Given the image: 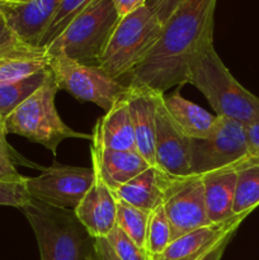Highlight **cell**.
Masks as SVG:
<instances>
[{
    "instance_id": "1",
    "label": "cell",
    "mask_w": 259,
    "mask_h": 260,
    "mask_svg": "<svg viewBox=\"0 0 259 260\" xmlns=\"http://www.w3.org/2000/svg\"><path fill=\"white\" fill-rule=\"evenodd\" d=\"M217 0H183L164 23L161 33L144 62L131 74L137 83L164 94L187 84L193 56L213 42V17Z\"/></svg>"
},
{
    "instance_id": "2",
    "label": "cell",
    "mask_w": 259,
    "mask_h": 260,
    "mask_svg": "<svg viewBox=\"0 0 259 260\" xmlns=\"http://www.w3.org/2000/svg\"><path fill=\"white\" fill-rule=\"evenodd\" d=\"M187 84L195 85L216 116L226 117L241 124L259 122V98L244 88L230 73L213 47V42L203 46L189 61Z\"/></svg>"
},
{
    "instance_id": "3",
    "label": "cell",
    "mask_w": 259,
    "mask_h": 260,
    "mask_svg": "<svg viewBox=\"0 0 259 260\" xmlns=\"http://www.w3.org/2000/svg\"><path fill=\"white\" fill-rule=\"evenodd\" d=\"M40 248L41 260H88L95 254V238L75 212L33 200L23 208Z\"/></svg>"
},
{
    "instance_id": "4",
    "label": "cell",
    "mask_w": 259,
    "mask_h": 260,
    "mask_svg": "<svg viewBox=\"0 0 259 260\" xmlns=\"http://www.w3.org/2000/svg\"><path fill=\"white\" fill-rule=\"evenodd\" d=\"M161 29L163 24L147 4L124 15L114 28L98 66L121 81L144 62Z\"/></svg>"
},
{
    "instance_id": "5",
    "label": "cell",
    "mask_w": 259,
    "mask_h": 260,
    "mask_svg": "<svg viewBox=\"0 0 259 260\" xmlns=\"http://www.w3.org/2000/svg\"><path fill=\"white\" fill-rule=\"evenodd\" d=\"M57 90L51 74L45 84L5 119V132L19 135L42 145L53 155L57 152L58 145L66 139H86L91 141V135L74 131L58 116L55 107Z\"/></svg>"
},
{
    "instance_id": "6",
    "label": "cell",
    "mask_w": 259,
    "mask_h": 260,
    "mask_svg": "<svg viewBox=\"0 0 259 260\" xmlns=\"http://www.w3.org/2000/svg\"><path fill=\"white\" fill-rule=\"evenodd\" d=\"M119 17L112 0H98L81 12L45 48L47 56L63 53L69 58L98 66Z\"/></svg>"
},
{
    "instance_id": "7",
    "label": "cell",
    "mask_w": 259,
    "mask_h": 260,
    "mask_svg": "<svg viewBox=\"0 0 259 260\" xmlns=\"http://www.w3.org/2000/svg\"><path fill=\"white\" fill-rule=\"evenodd\" d=\"M251 161L245 126L218 117L212 131L203 139H190V175H205L221 169H236Z\"/></svg>"
},
{
    "instance_id": "8",
    "label": "cell",
    "mask_w": 259,
    "mask_h": 260,
    "mask_svg": "<svg viewBox=\"0 0 259 260\" xmlns=\"http://www.w3.org/2000/svg\"><path fill=\"white\" fill-rule=\"evenodd\" d=\"M47 68L58 89L70 93L78 101L96 104L106 112L126 95L128 89L99 66L78 62L63 53L47 56Z\"/></svg>"
},
{
    "instance_id": "9",
    "label": "cell",
    "mask_w": 259,
    "mask_h": 260,
    "mask_svg": "<svg viewBox=\"0 0 259 260\" xmlns=\"http://www.w3.org/2000/svg\"><path fill=\"white\" fill-rule=\"evenodd\" d=\"M163 207L170 223L172 241L211 223L207 217L202 175L170 177L160 172Z\"/></svg>"
},
{
    "instance_id": "10",
    "label": "cell",
    "mask_w": 259,
    "mask_h": 260,
    "mask_svg": "<svg viewBox=\"0 0 259 260\" xmlns=\"http://www.w3.org/2000/svg\"><path fill=\"white\" fill-rule=\"evenodd\" d=\"M93 168H79L55 162L42 174L25 179V187L36 201L57 208L75 210L94 182Z\"/></svg>"
},
{
    "instance_id": "11",
    "label": "cell",
    "mask_w": 259,
    "mask_h": 260,
    "mask_svg": "<svg viewBox=\"0 0 259 260\" xmlns=\"http://www.w3.org/2000/svg\"><path fill=\"white\" fill-rule=\"evenodd\" d=\"M164 94L156 95L155 168L170 177H187L189 173L190 139L183 134L163 103Z\"/></svg>"
},
{
    "instance_id": "12",
    "label": "cell",
    "mask_w": 259,
    "mask_h": 260,
    "mask_svg": "<svg viewBox=\"0 0 259 260\" xmlns=\"http://www.w3.org/2000/svg\"><path fill=\"white\" fill-rule=\"evenodd\" d=\"M63 0H0V13L24 43L38 47ZM41 48V47H40Z\"/></svg>"
},
{
    "instance_id": "13",
    "label": "cell",
    "mask_w": 259,
    "mask_h": 260,
    "mask_svg": "<svg viewBox=\"0 0 259 260\" xmlns=\"http://www.w3.org/2000/svg\"><path fill=\"white\" fill-rule=\"evenodd\" d=\"M250 213L234 215L222 222L208 223L179 236L160 255L151 260H200L229 236H234L239 226Z\"/></svg>"
},
{
    "instance_id": "14",
    "label": "cell",
    "mask_w": 259,
    "mask_h": 260,
    "mask_svg": "<svg viewBox=\"0 0 259 260\" xmlns=\"http://www.w3.org/2000/svg\"><path fill=\"white\" fill-rule=\"evenodd\" d=\"M127 86L126 101L134 126L136 150L150 167L155 168L156 95L159 91L137 83H130Z\"/></svg>"
},
{
    "instance_id": "15",
    "label": "cell",
    "mask_w": 259,
    "mask_h": 260,
    "mask_svg": "<svg viewBox=\"0 0 259 260\" xmlns=\"http://www.w3.org/2000/svg\"><path fill=\"white\" fill-rule=\"evenodd\" d=\"M93 169V184L74 212L93 238H107L117 223V201L95 168Z\"/></svg>"
},
{
    "instance_id": "16",
    "label": "cell",
    "mask_w": 259,
    "mask_h": 260,
    "mask_svg": "<svg viewBox=\"0 0 259 260\" xmlns=\"http://www.w3.org/2000/svg\"><path fill=\"white\" fill-rule=\"evenodd\" d=\"M91 146L113 151H137L126 95L121 96L104 116L96 119L91 134Z\"/></svg>"
},
{
    "instance_id": "17",
    "label": "cell",
    "mask_w": 259,
    "mask_h": 260,
    "mask_svg": "<svg viewBox=\"0 0 259 260\" xmlns=\"http://www.w3.org/2000/svg\"><path fill=\"white\" fill-rule=\"evenodd\" d=\"M91 167L112 190L149 169L150 165L137 151H113L91 146Z\"/></svg>"
},
{
    "instance_id": "18",
    "label": "cell",
    "mask_w": 259,
    "mask_h": 260,
    "mask_svg": "<svg viewBox=\"0 0 259 260\" xmlns=\"http://www.w3.org/2000/svg\"><path fill=\"white\" fill-rule=\"evenodd\" d=\"M207 217L211 223L222 222L234 216L233 205L236 169H221L202 175Z\"/></svg>"
},
{
    "instance_id": "19",
    "label": "cell",
    "mask_w": 259,
    "mask_h": 260,
    "mask_svg": "<svg viewBox=\"0 0 259 260\" xmlns=\"http://www.w3.org/2000/svg\"><path fill=\"white\" fill-rule=\"evenodd\" d=\"M163 103L178 127L189 139L206 137L217 121L216 114H211L202 107L180 95L179 89L170 95L163 96Z\"/></svg>"
},
{
    "instance_id": "20",
    "label": "cell",
    "mask_w": 259,
    "mask_h": 260,
    "mask_svg": "<svg viewBox=\"0 0 259 260\" xmlns=\"http://www.w3.org/2000/svg\"><path fill=\"white\" fill-rule=\"evenodd\" d=\"M114 197L140 210L151 212L163 203L160 170L150 167L130 182L112 190Z\"/></svg>"
},
{
    "instance_id": "21",
    "label": "cell",
    "mask_w": 259,
    "mask_h": 260,
    "mask_svg": "<svg viewBox=\"0 0 259 260\" xmlns=\"http://www.w3.org/2000/svg\"><path fill=\"white\" fill-rule=\"evenodd\" d=\"M50 75V69L46 68L19 80L0 85V123L4 124L10 113L38 90Z\"/></svg>"
},
{
    "instance_id": "22",
    "label": "cell",
    "mask_w": 259,
    "mask_h": 260,
    "mask_svg": "<svg viewBox=\"0 0 259 260\" xmlns=\"http://www.w3.org/2000/svg\"><path fill=\"white\" fill-rule=\"evenodd\" d=\"M259 206V164H249L236 170L233 213H251Z\"/></svg>"
},
{
    "instance_id": "23",
    "label": "cell",
    "mask_w": 259,
    "mask_h": 260,
    "mask_svg": "<svg viewBox=\"0 0 259 260\" xmlns=\"http://www.w3.org/2000/svg\"><path fill=\"white\" fill-rule=\"evenodd\" d=\"M47 68L46 50L30 55L0 57V85L19 80Z\"/></svg>"
},
{
    "instance_id": "24",
    "label": "cell",
    "mask_w": 259,
    "mask_h": 260,
    "mask_svg": "<svg viewBox=\"0 0 259 260\" xmlns=\"http://www.w3.org/2000/svg\"><path fill=\"white\" fill-rule=\"evenodd\" d=\"M172 243V230L170 223L165 215L163 203L152 210L149 215L145 239V250L150 258L160 255L168 245Z\"/></svg>"
},
{
    "instance_id": "25",
    "label": "cell",
    "mask_w": 259,
    "mask_h": 260,
    "mask_svg": "<svg viewBox=\"0 0 259 260\" xmlns=\"http://www.w3.org/2000/svg\"><path fill=\"white\" fill-rule=\"evenodd\" d=\"M117 223L116 225L145 250L147 220L150 212L134 207L123 201L117 200ZM146 251V250H145Z\"/></svg>"
},
{
    "instance_id": "26",
    "label": "cell",
    "mask_w": 259,
    "mask_h": 260,
    "mask_svg": "<svg viewBox=\"0 0 259 260\" xmlns=\"http://www.w3.org/2000/svg\"><path fill=\"white\" fill-rule=\"evenodd\" d=\"M94 0H63L58 7L55 17L52 18L51 23L48 24L45 35L41 38L38 47L46 48L53 40L58 37L63 32L66 27L86 9L89 5L93 4Z\"/></svg>"
},
{
    "instance_id": "27",
    "label": "cell",
    "mask_w": 259,
    "mask_h": 260,
    "mask_svg": "<svg viewBox=\"0 0 259 260\" xmlns=\"http://www.w3.org/2000/svg\"><path fill=\"white\" fill-rule=\"evenodd\" d=\"M106 239L119 260H151L149 254L130 239L117 225Z\"/></svg>"
},
{
    "instance_id": "28",
    "label": "cell",
    "mask_w": 259,
    "mask_h": 260,
    "mask_svg": "<svg viewBox=\"0 0 259 260\" xmlns=\"http://www.w3.org/2000/svg\"><path fill=\"white\" fill-rule=\"evenodd\" d=\"M45 48L35 47V46L27 45L23 42L12 28L8 25L4 15L0 13V57H8V56H19V55H30L43 51Z\"/></svg>"
},
{
    "instance_id": "29",
    "label": "cell",
    "mask_w": 259,
    "mask_h": 260,
    "mask_svg": "<svg viewBox=\"0 0 259 260\" xmlns=\"http://www.w3.org/2000/svg\"><path fill=\"white\" fill-rule=\"evenodd\" d=\"M32 201L24 182H0V206H9L23 210Z\"/></svg>"
},
{
    "instance_id": "30",
    "label": "cell",
    "mask_w": 259,
    "mask_h": 260,
    "mask_svg": "<svg viewBox=\"0 0 259 260\" xmlns=\"http://www.w3.org/2000/svg\"><path fill=\"white\" fill-rule=\"evenodd\" d=\"M7 135L3 124L0 126V182H24L27 178L20 175L14 167L10 146L7 141Z\"/></svg>"
},
{
    "instance_id": "31",
    "label": "cell",
    "mask_w": 259,
    "mask_h": 260,
    "mask_svg": "<svg viewBox=\"0 0 259 260\" xmlns=\"http://www.w3.org/2000/svg\"><path fill=\"white\" fill-rule=\"evenodd\" d=\"M182 2L183 0H147L146 4L151 8L159 22L164 25Z\"/></svg>"
},
{
    "instance_id": "32",
    "label": "cell",
    "mask_w": 259,
    "mask_h": 260,
    "mask_svg": "<svg viewBox=\"0 0 259 260\" xmlns=\"http://www.w3.org/2000/svg\"><path fill=\"white\" fill-rule=\"evenodd\" d=\"M245 131L250 150V164H259V122L246 124Z\"/></svg>"
},
{
    "instance_id": "33",
    "label": "cell",
    "mask_w": 259,
    "mask_h": 260,
    "mask_svg": "<svg viewBox=\"0 0 259 260\" xmlns=\"http://www.w3.org/2000/svg\"><path fill=\"white\" fill-rule=\"evenodd\" d=\"M112 2H113L119 17L122 18L124 15L137 10L139 8L146 5L147 0H112Z\"/></svg>"
},
{
    "instance_id": "34",
    "label": "cell",
    "mask_w": 259,
    "mask_h": 260,
    "mask_svg": "<svg viewBox=\"0 0 259 260\" xmlns=\"http://www.w3.org/2000/svg\"><path fill=\"white\" fill-rule=\"evenodd\" d=\"M95 251L102 260H119L118 256L112 250L111 245H109L106 238L95 239Z\"/></svg>"
},
{
    "instance_id": "35",
    "label": "cell",
    "mask_w": 259,
    "mask_h": 260,
    "mask_svg": "<svg viewBox=\"0 0 259 260\" xmlns=\"http://www.w3.org/2000/svg\"><path fill=\"white\" fill-rule=\"evenodd\" d=\"M231 239H233V236H229V238H226L225 240L221 241L218 245H216L212 250L208 251V253L206 254V255H203L200 260H221L223 253H225L226 246L229 245V243H230Z\"/></svg>"
},
{
    "instance_id": "36",
    "label": "cell",
    "mask_w": 259,
    "mask_h": 260,
    "mask_svg": "<svg viewBox=\"0 0 259 260\" xmlns=\"http://www.w3.org/2000/svg\"><path fill=\"white\" fill-rule=\"evenodd\" d=\"M88 260H102V259L99 258V256H98V254H96V251H95V254H93V255H91L90 258H89Z\"/></svg>"
},
{
    "instance_id": "37",
    "label": "cell",
    "mask_w": 259,
    "mask_h": 260,
    "mask_svg": "<svg viewBox=\"0 0 259 260\" xmlns=\"http://www.w3.org/2000/svg\"><path fill=\"white\" fill-rule=\"evenodd\" d=\"M95 2H98V0H94V2H93V4H94V3H95Z\"/></svg>"
},
{
    "instance_id": "38",
    "label": "cell",
    "mask_w": 259,
    "mask_h": 260,
    "mask_svg": "<svg viewBox=\"0 0 259 260\" xmlns=\"http://www.w3.org/2000/svg\"><path fill=\"white\" fill-rule=\"evenodd\" d=\"M0 126H3V124H2V123H0Z\"/></svg>"
}]
</instances>
